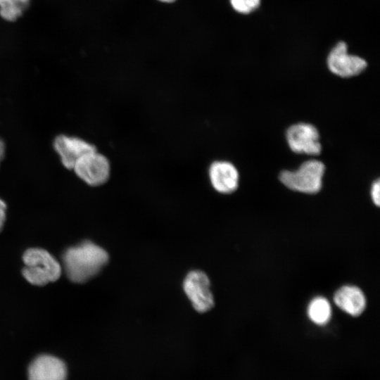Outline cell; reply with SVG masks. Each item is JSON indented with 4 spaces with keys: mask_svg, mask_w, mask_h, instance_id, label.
Masks as SVG:
<instances>
[{
    "mask_svg": "<svg viewBox=\"0 0 380 380\" xmlns=\"http://www.w3.org/2000/svg\"><path fill=\"white\" fill-rule=\"evenodd\" d=\"M72 170L85 183L96 186L106 183L110 177V166L106 157L96 150L80 158Z\"/></svg>",
    "mask_w": 380,
    "mask_h": 380,
    "instance_id": "cell-4",
    "label": "cell"
},
{
    "mask_svg": "<svg viewBox=\"0 0 380 380\" xmlns=\"http://www.w3.org/2000/svg\"><path fill=\"white\" fill-rule=\"evenodd\" d=\"M335 304L351 316H359L366 306L363 292L357 286L346 285L341 287L334 294Z\"/></svg>",
    "mask_w": 380,
    "mask_h": 380,
    "instance_id": "cell-11",
    "label": "cell"
},
{
    "mask_svg": "<svg viewBox=\"0 0 380 380\" xmlns=\"http://www.w3.org/2000/svg\"><path fill=\"white\" fill-rule=\"evenodd\" d=\"M23 260L25 264L23 275L32 285L44 286L56 281L61 277L60 264L43 248L27 249L23 255Z\"/></svg>",
    "mask_w": 380,
    "mask_h": 380,
    "instance_id": "cell-2",
    "label": "cell"
},
{
    "mask_svg": "<svg viewBox=\"0 0 380 380\" xmlns=\"http://www.w3.org/2000/svg\"><path fill=\"white\" fill-rule=\"evenodd\" d=\"M286 138L291 150L297 153L317 156L322 145L317 129L308 123H297L289 127Z\"/></svg>",
    "mask_w": 380,
    "mask_h": 380,
    "instance_id": "cell-7",
    "label": "cell"
},
{
    "mask_svg": "<svg viewBox=\"0 0 380 380\" xmlns=\"http://www.w3.org/2000/svg\"><path fill=\"white\" fill-rule=\"evenodd\" d=\"M308 315L313 323L320 326L326 324L331 316L329 300L320 296L313 298L308 305Z\"/></svg>",
    "mask_w": 380,
    "mask_h": 380,
    "instance_id": "cell-12",
    "label": "cell"
},
{
    "mask_svg": "<svg viewBox=\"0 0 380 380\" xmlns=\"http://www.w3.org/2000/svg\"><path fill=\"white\" fill-rule=\"evenodd\" d=\"M6 204L0 198V232H1L6 220Z\"/></svg>",
    "mask_w": 380,
    "mask_h": 380,
    "instance_id": "cell-16",
    "label": "cell"
},
{
    "mask_svg": "<svg viewBox=\"0 0 380 380\" xmlns=\"http://www.w3.org/2000/svg\"><path fill=\"white\" fill-rule=\"evenodd\" d=\"M160 1H163V2H167V3H170V2H172L175 0H159Z\"/></svg>",
    "mask_w": 380,
    "mask_h": 380,
    "instance_id": "cell-18",
    "label": "cell"
},
{
    "mask_svg": "<svg viewBox=\"0 0 380 380\" xmlns=\"http://www.w3.org/2000/svg\"><path fill=\"white\" fill-rule=\"evenodd\" d=\"M261 0H230L232 8L238 13L248 14L254 11Z\"/></svg>",
    "mask_w": 380,
    "mask_h": 380,
    "instance_id": "cell-14",
    "label": "cell"
},
{
    "mask_svg": "<svg viewBox=\"0 0 380 380\" xmlns=\"http://www.w3.org/2000/svg\"><path fill=\"white\" fill-rule=\"evenodd\" d=\"M208 175L213 187L219 193L231 194L238 188L239 172L230 162H213L209 167Z\"/></svg>",
    "mask_w": 380,
    "mask_h": 380,
    "instance_id": "cell-10",
    "label": "cell"
},
{
    "mask_svg": "<svg viewBox=\"0 0 380 380\" xmlns=\"http://www.w3.org/2000/svg\"><path fill=\"white\" fill-rule=\"evenodd\" d=\"M185 293L194 308L199 312H205L214 305V299L210 290V280L201 270L188 273L183 283Z\"/></svg>",
    "mask_w": 380,
    "mask_h": 380,
    "instance_id": "cell-6",
    "label": "cell"
},
{
    "mask_svg": "<svg viewBox=\"0 0 380 380\" xmlns=\"http://www.w3.org/2000/svg\"><path fill=\"white\" fill-rule=\"evenodd\" d=\"M327 63L332 73L344 78L358 75L367 66L365 59L348 53V46L344 42H339L331 50Z\"/></svg>",
    "mask_w": 380,
    "mask_h": 380,
    "instance_id": "cell-5",
    "label": "cell"
},
{
    "mask_svg": "<svg viewBox=\"0 0 380 380\" xmlns=\"http://www.w3.org/2000/svg\"><path fill=\"white\" fill-rule=\"evenodd\" d=\"M5 153V145L4 141L0 139V163L3 160Z\"/></svg>",
    "mask_w": 380,
    "mask_h": 380,
    "instance_id": "cell-17",
    "label": "cell"
},
{
    "mask_svg": "<svg viewBox=\"0 0 380 380\" xmlns=\"http://www.w3.org/2000/svg\"><path fill=\"white\" fill-rule=\"evenodd\" d=\"M53 147L59 155L62 164L68 170H72L77 161L86 153L96 150L94 145L75 137L57 136Z\"/></svg>",
    "mask_w": 380,
    "mask_h": 380,
    "instance_id": "cell-9",
    "label": "cell"
},
{
    "mask_svg": "<svg viewBox=\"0 0 380 380\" xmlns=\"http://www.w3.org/2000/svg\"><path fill=\"white\" fill-rule=\"evenodd\" d=\"M108 253L89 241L68 248L62 256L68 279L75 283H84L92 279L108 261Z\"/></svg>",
    "mask_w": 380,
    "mask_h": 380,
    "instance_id": "cell-1",
    "label": "cell"
},
{
    "mask_svg": "<svg viewBox=\"0 0 380 380\" xmlns=\"http://www.w3.org/2000/svg\"><path fill=\"white\" fill-rule=\"evenodd\" d=\"M30 0H0V15L8 21L18 18L28 6Z\"/></svg>",
    "mask_w": 380,
    "mask_h": 380,
    "instance_id": "cell-13",
    "label": "cell"
},
{
    "mask_svg": "<svg viewBox=\"0 0 380 380\" xmlns=\"http://www.w3.org/2000/svg\"><path fill=\"white\" fill-rule=\"evenodd\" d=\"M371 197L373 203L379 206L380 205V182L377 179L372 185L371 188Z\"/></svg>",
    "mask_w": 380,
    "mask_h": 380,
    "instance_id": "cell-15",
    "label": "cell"
},
{
    "mask_svg": "<svg viewBox=\"0 0 380 380\" xmlns=\"http://www.w3.org/2000/svg\"><path fill=\"white\" fill-rule=\"evenodd\" d=\"M68 370L65 362L51 355L34 358L27 369L28 380H66Z\"/></svg>",
    "mask_w": 380,
    "mask_h": 380,
    "instance_id": "cell-8",
    "label": "cell"
},
{
    "mask_svg": "<svg viewBox=\"0 0 380 380\" xmlns=\"http://www.w3.org/2000/svg\"><path fill=\"white\" fill-rule=\"evenodd\" d=\"M324 170L323 163L317 160H310L303 163L294 171H282L279 175V180L293 191L315 194L322 188Z\"/></svg>",
    "mask_w": 380,
    "mask_h": 380,
    "instance_id": "cell-3",
    "label": "cell"
}]
</instances>
